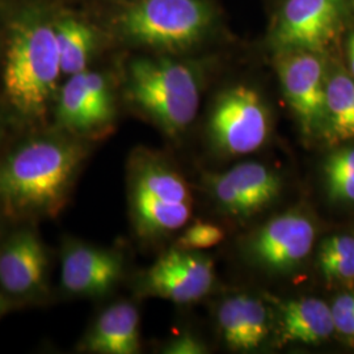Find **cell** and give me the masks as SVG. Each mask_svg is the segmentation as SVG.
<instances>
[{"mask_svg":"<svg viewBox=\"0 0 354 354\" xmlns=\"http://www.w3.org/2000/svg\"><path fill=\"white\" fill-rule=\"evenodd\" d=\"M83 159V147L59 138L29 140L0 165V203L12 213H57Z\"/></svg>","mask_w":354,"mask_h":354,"instance_id":"obj_1","label":"cell"},{"mask_svg":"<svg viewBox=\"0 0 354 354\" xmlns=\"http://www.w3.org/2000/svg\"><path fill=\"white\" fill-rule=\"evenodd\" d=\"M61 74L54 21L39 11L15 20L3 75L6 95L15 109L28 117H39Z\"/></svg>","mask_w":354,"mask_h":354,"instance_id":"obj_2","label":"cell"},{"mask_svg":"<svg viewBox=\"0 0 354 354\" xmlns=\"http://www.w3.org/2000/svg\"><path fill=\"white\" fill-rule=\"evenodd\" d=\"M127 93L165 134L177 137L194 121L200 82L188 64L168 58H138L129 67Z\"/></svg>","mask_w":354,"mask_h":354,"instance_id":"obj_3","label":"cell"},{"mask_svg":"<svg viewBox=\"0 0 354 354\" xmlns=\"http://www.w3.org/2000/svg\"><path fill=\"white\" fill-rule=\"evenodd\" d=\"M130 207L138 234L162 236L184 227L193 197L187 180L165 159L143 155L131 168Z\"/></svg>","mask_w":354,"mask_h":354,"instance_id":"obj_4","label":"cell"},{"mask_svg":"<svg viewBox=\"0 0 354 354\" xmlns=\"http://www.w3.org/2000/svg\"><path fill=\"white\" fill-rule=\"evenodd\" d=\"M213 23L205 0H140L118 16L120 32L130 41L165 50L188 49Z\"/></svg>","mask_w":354,"mask_h":354,"instance_id":"obj_5","label":"cell"},{"mask_svg":"<svg viewBox=\"0 0 354 354\" xmlns=\"http://www.w3.org/2000/svg\"><path fill=\"white\" fill-rule=\"evenodd\" d=\"M207 129L216 150L228 156L248 155L266 145L269 113L254 89L235 86L218 96Z\"/></svg>","mask_w":354,"mask_h":354,"instance_id":"obj_6","label":"cell"},{"mask_svg":"<svg viewBox=\"0 0 354 354\" xmlns=\"http://www.w3.org/2000/svg\"><path fill=\"white\" fill-rule=\"evenodd\" d=\"M276 68L285 99L304 137L324 133L327 77L315 51H279Z\"/></svg>","mask_w":354,"mask_h":354,"instance_id":"obj_7","label":"cell"},{"mask_svg":"<svg viewBox=\"0 0 354 354\" xmlns=\"http://www.w3.org/2000/svg\"><path fill=\"white\" fill-rule=\"evenodd\" d=\"M317 230L314 222L297 209L276 215L256 231L248 253L257 266L273 273L295 269L310 256Z\"/></svg>","mask_w":354,"mask_h":354,"instance_id":"obj_8","label":"cell"},{"mask_svg":"<svg viewBox=\"0 0 354 354\" xmlns=\"http://www.w3.org/2000/svg\"><path fill=\"white\" fill-rule=\"evenodd\" d=\"M346 0H288L273 33L279 51H320L342 24Z\"/></svg>","mask_w":354,"mask_h":354,"instance_id":"obj_9","label":"cell"},{"mask_svg":"<svg viewBox=\"0 0 354 354\" xmlns=\"http://www.w3.org/2000/svg\"><path fill=\"white\" fill-rule=\"evenodd\" d=\"M206 184L216 205L227 214L248 218L274 203L282 190V178L268 165L247 162L223 174L209 175Z\"/></svg>","mask_w":354,"mask_h":354,"instance_id":"obj_10","label":"cell"},{"mask_svg":"<svg viewBox=\"0 0 354 354\" xmlns=\"http://www.w3.org/2000/svg\"><path fill=\"white\" fill-rule=\"evenodd\" d=\"M214 264L197 251L174 248L160 256L143 277V289L175 304H193L213 289Z\"/></svg>","mask_w":354,"mask_h":354,"instance_id":"obj_11","label":"cell"},{"mask_svg":"<svg viewBox=\"0 0 354 354\" xmlns=\"http://www.w3.org/2000/svg\"><path fill=\"white\" fill-rule=\"evenodd\" d=\"M113 117V93L105 76L86 70L68 77L57 104L61 127L88 133L109 125Z\"/></svg>","mask_w":354,"mask_h":354,"instance_id":"obj_12","label":"cell"},{"mask_svg":"<svg viewBox=\"0 0 354 354\" xmlns=\"http://www.w3.org/2000/svg\"><path fill=\"white\" fill-rule=\"evenodd\" d=\"M122 274L117 253L87 244H71L62 259V285L76 295H102L111 290Z\"/></svg>","mask_w":354,"mask_h":354,"instance_id":"obj_13","label":"cell"},{"mask_svg":"<svg viewBox=\"0 0 354 354\" xmlns=\"http://www.w3.org/2000/svg\"><path fill=\"white\" fill-rule=\"evenodd\" d=\"M218 326L228 348L241 352L259 349L269 336V314L260 299L241 294L223 301L216 313Z\"/></svg>","mask_w":354,"mask_h":354,"instance_id":"obj_14","label":"cell"},{"mask_svg":"<svg viewBox=\"0 0 354 354\" xmlns=\"http://www.w3.org/2000/svg\"><path fill=\"white\" fill-rule=\"evenodd\" d=\"M48 266L42 243L32 231L13 235L0 251V285L7 292L21 295L37 289Z\"/></svg>","mask_w":354,"mask_h":354,"instance_id":"obj_15","label":"cell"},{"mask_svg":"<svg viewBox=\"0 0 354 354\" xmlns=\"http://www.w3.org/2000/svg\"><path fill=\"white\" fill-rule=\"evenodd\" d=\"M93 353L134 354L140 351V314L134 304L118 302L106 308L86 339Z\"/></svg>","mask_w":354,"mask_h":354,"instance_id":"obj_16","label":"cell"},{"mask_svg":"<svg viewBox=\"0 0 354 354\" xmlns=\"http://www.w3.org/2000/svg\"><path fill=\"white\" fill-rule=\"evenodd\" d=\"M281 342L319 344L335 332L330 306L317 298L277 302Z\"/></svg>","mask_w":354,"mask_h":354,"instance_id":"obj_17","label":"cell"},{"mask_svg":"<svg viewBox=\"0 0 354 354\" xmlns=\"http://www.w3.org/2000/svg\"><path fill=\"white\" fill-rule=\"evenodd\" d=\"M324 138L330 145L354 140V77L335 73L327 79Z\"/></svg>","mask_w":354,"mask_h":354,"instance_id":"obj_18","label":"cell"},{"mask_svg":"<svg viewBox=\"0 0 354 354\" xmlns=\"http://www.w3.org/2000/svg\"><path fill=\"white\" fill-rule=\"evenodd\" d=\"M55 38L64 75H75L87 70L96 46V33L92 26L74 16L54 20Z\"/></svg>","mask_w":354,"mask_h":354,"instance_id":"obj_19","label":"cell"},{"mask_svg":"<svg viewBox=\"0 0 354 354\" xmlns=\"http://www.w3.org/2000/svg\"><path fill=\"white\" fill-rule=\"evenodd\" d=\"M319 268L329 283H348L354 281V238L333 235L322 243Z\"/></svg>","mask_w":354,"mask_h":354,"instance_id":"obj_20","label":"cell"},{"mask_svg":"<svg viewBox=\"0 0 354 354\" xmlns=\"http://www.w3.org/2000/svg\"><path fill=\"white\" fill-rule=\"evenodd\" d=\"M326 189L336 203H354V147L332 152L323 167Z\"/></svg>","mask_w":354,"mask_h":354,"instance_id":"obj_21","label":"cell"},{"mask_svg":"<svg viewBox=\"0 0 354 354\" xmlns=\"http://www.w3.org/2000/svg\"><path fill=\"white\" fill-rule=\"evenodd\" d=\"M225 239V231L219 226L197 222L187 228L177 241L176 248L185 251H203L218 245Z\"/></svg>","mask_w":354,"mask_h":354,"instance_id":"obj_22","label":"cell"},{"mask_svg":"<svg viewBox=\"0 0 354 354\" xmlns=\"http://www.w3.org/2000/svg\"><path fill=\"white\" fill-rule=\"evenodd\" d=\"M335 330L342 336L354 339V292L339 295L330 304Z\"/></svg>","mask_w":354,"mask_h":354,"instance_id":"obj_23","label":"cell"},{"mask_svg":"<svg viewBox=\"0 0 354 354\" xmlns=\"http://www.w3.org/2000/svg\"><path fill=\"white\" fill-rule=\"evenodd\" d=\"M206 345L190 333L180 335L165 346V353L168 354H203L206 353Z\"/></svg>","mask_w":354,"mask_h":354,"instance_id":"obj_24","label":"cell"},{"mask_svg":"<svg viewBox=\"0 0 354 354\" xmlns=\"http://www.w3.org/2000/svg\"><path fill=\"white\" fill-rule=\"evenodd\" d=\"M348 61H349L351 73L354 77V33L348 41Z\"/></svg>","mask_w":354,"mask_h":354,"instance_id":"obj_25","label":"cell"},{"mask_svg":"<svg viewBox=\"0 0 354 354\" xmlns=\"http://www.w3.org/2000/svg\"><path fill=\"white\" fill-rule=\"evenodd\" d=\"M1 308H3V304H1V299H0V311H1Z\"/></svg>","mask_w":354,"mask_h":354,"instance_id":"obj_26","label":"cell"},{"mask_svg":"<svg viewBox=\"0 0 354 354\" xmlns=\"http://www.w3.org/2000/svg\"><path fill=\"white\" fill-rule=\"evenodd\" d=\"M0 131H1V127H0Z\"/></svg>","mask_w":354,"mask_h":354,"instance_id":"obj_27","label":"cell"}]
</instances>
